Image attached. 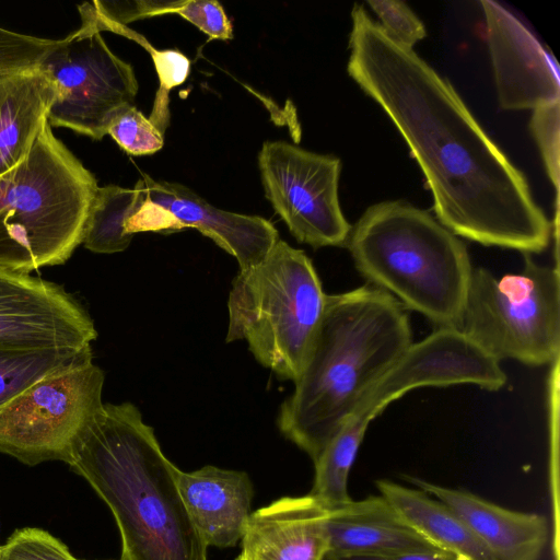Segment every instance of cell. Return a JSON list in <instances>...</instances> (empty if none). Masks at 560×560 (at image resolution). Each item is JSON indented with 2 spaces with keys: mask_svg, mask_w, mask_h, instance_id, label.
<instances>
[{
  "mask_svg": "<svg viewBox=\"0 0 560 560\" xmlns=\"http://www.w3.org/2000/svg\"><path fill=\"white\" fill-rule=\"evenodd\" d=\"M347 70L387 114L432 192L438 221L485 246L539 254L553 231L525 175L448 80L354 4Z\"/></svg>",
  "mask_w": 560,
  "mask_h": 560,
  "instance_id": "6da1fadb",
  "label": "cell"
},
{
  "mask_svg": "<svg viewBox=\"0 0 560 560\" xmlns=\"http://www.w3.org/2000/svg\"><path fill=\"white\" fill-rule=\"evenodd\" d=\"M412 343L406 308L388 292L365 284L326 294L294 393L281 405L280 432L314 462L368 389Z\"/></svg>",
  "mask_w": 560,
  "mask_h": 560,
  "instance_id": "7a4b0ae2",
  "label": "cell"
},
{
  "mask_svg": "<svg viewBox=\"0 0 560 560\" xmlns=\"http://www.w3.org/2000/svg\"><path fill=\"white\" fill-rule=\"evenodd\" d=\"M68 464L112 511L121 558L208 560V546L178 490V468L133 404H104Z\"/></svg>",
  "mask_w": 560,
  "mask_h": 560,
  "instance_id": "3957f363",
  "label": "cell"
},
{
  "mask_svg": "<svg viewBox=\"0 0 560 560\" xmlns=\"http://www.w3.org/2000/svg\"><path fill=\"white\" fill-rule=\"evenodd\" d=\"M346 245L370 284L439 328H457L474 269L465 244L429 212L398 200L372 205Z\"/></svg>",
  "mask_w": 560,
  "mask_h": 560,
  "instance_id": "277c9868",
  "label": "cell"
},
{
  "mask_svg": "<svg viewBox=\"0 0 560 560\" xmlns=\"http://www.w3.org/2000/svg\"><path fill=\"white\" fill-rule=\"evenodd\" d=\"M94 175L43 126L27 156L0 176V268L31 273L82 244Z\"/></svg>",
  "mask_w": 560,
  "mask_h": 560,
  "instance_id": "5b68a950",
  "label": "cell"
},
{
  "mask_svg": "<svg viewBox=\"0 0 560 560\" xmlns=\"http://www.w3.org/2000/svg\"><path fill=\"white\" fill-rule=\"evenodd\" d=\"M326 294L312 260L280 238L229 294L226 342L245 340L255 359L293 383L313 345Z\"/></svg>",
  "mask_w": 560,
  "mask_h": 560,
  "instance_id": "8992f818",
  "label": "cell"
},
{
  "mask_svg": "<svg viewBox=\"0 0 560 560\" xmlns=\"http://www.w3.org/2000/svg\"><path fill=\"white\" fill-rule=\"evenodd\" d=\"M523 255L518 273L472 270L456 329L499 362L541 366L559 360L560 277L557 267Z\"/></svg>",
  "mask_w": 560,
  "mask_h": 560,
  "instance_id": "52a82bcc",
  "label": "cell"
},
{
  "mask_svg": "<svg viewBox=\"0 0 560 560\" xmlns=\"http://www.w3.org/2000/svg\"><path fill=\"white\" fill-rule=\"evenodd\" d=\"M103 370L93 359L46 375L0 407V452L26 465L68 464L102 411Z\"/></svg>",
  "mask_w": 560,
  "mask_h": 560,
  "instance_id": "ba28073f",
  "label": "cell"
},
{
  "mask_svg": "<svg viewBox=\"0 0 560 560\" xmlns=\"http://www.w3.org/2000/svg\"><path fill=\"white\" fill-rule=\"evenodd\" d=\"M57 86L50 127H65L102 140L114 117L133 106L138 82L130 63L107 46L101 33L75 31L39 62Z\"/></svg>",
  "mask_w": 560,
  "mask_h": 560,
  "instance_id": "9c48e42d",
  "label": "cell"
},
{
  "mask_svg": "<svg viewBox=\"0 0 560 560\" xmlns=\"http://www.w3.org/2000/svg\"><path fill=\"white\" fill-rule=\"evenodd\" d=\"M266 198L300 243L345 246L351 230L338 197L341 162L284 141H266L258 154Z\"/></svg>",
  "mask_w": 560,
  "mask_h": 560,
  "instance_id": "30bf717a",
  "label": "cell"
},
{
  "mask_svg": "<svg viewBox=\"0 0 560 560\" xmlns=\"http://www.w3.org/2000/svg\"><path fill=\"white\" fill-rule=\"evenodd\" d=\"M135 189L139 202L125 225L129 235L196 229L232 255L240 271L260 264L279 240L270 221L218 209L184 185L144 175Z\"/></svg>",
  "mask_w": 560,
  "mask_h": 560,
  "instance_id": "8fae6325",
  "label": "cell"
},
{
  "mask_svg": "<svg viewBox=\"0 0 560 560\" xmlns=\"http://www.w3.org/2000/svg\"><path fill=\"white\" fill-rule=\"evenodd\" d=\"M96 337L91 316L62 285L0 268V346L80 349Z\"/></svg>",
  "mask_w": 560,
  "mask_h": 560,
  "instance_id": "7c38bea8",
  "label": "cell"
},
{
  "mask_svg": "<svg viewBox=\"0 0 560 560\" xmlns=\"http://www.w3.org/2000/svg\"><path fill=\"white\" fill-rule=\"evenodd\" d=\"M499 105L535 109L560 102L559 66L533 33L494 1L481 0Z\"/></svg>",
  "mask_w": 560,
  "mask_h": 560,
  "instance_id": "4fadbf2b",
  "label": "cell"
},
{
  "mask_svg": "<svg viewBox=\"0 0 560 560\" xmlns=\"http://www.w3.org/2000/svg\"><path fill=\"white\" fill-rule=\"evenodd\" d=\"M327 511L310 493L282 497L254 511L235 560H324Z\"/></svg>",
  "mask_w": 560,
  "mask_h": 560,
  "instance_id": "5bb4252c",
  "label": "cell"
},
{
  "mask_svg": "<svg viewBox=\"0 0 560 560\" xmlns=\"http://www.w3.org/2000/svg\"><path fill=\"white\" fill-rule=\"evenodd\" d=\"M326 532L330 557L390 558L440 550L381 494L328 510Z\"/></svg>",
  "mask_w": 560,
  "mask_h": 560,
  "instance_id": "9a60e30c",
  "label": "cell"
},
{
  "mask_svg": "<svg viewBox=\"0 0 560 560\" xmlns=\"http://www.w3.org/2000/svg\"><path fill=\"white\" fill-rule=\"evenodd\" d=\"M455 512L495 560H538L549 539L545 516L509 510L469 491L408 477Z\"/></svg>",
  "mask_w": 560,
  "mask_h": 560,
  "instance_id": "2e32d148",
  "label": "cell"
},
{
  "mask_svg": "<svg viewBox=\"0 0 560 560\" xmlns=\"http://www.w3.org/2000/svg\"><path fill=\"white\" fill-rule=\"evenodd\" d=\"M184 505L205 544L229 548L241 541L250 515L254 488L245 471L206 465L177 471Z\"/></svg>",
  "mask_w": 560,
  "mask_h": 560,
  "instance_id": "e0dca14e",
  "label": "cell"
},
{
  "mask_svg": "<svg viewBox=\"0 0 560 560\" xmlns=\"http://www.w3.org/2000/svg\"><path fill=\"white\" fill-rule=\"evenodd\" d=\"M57 94L39 65L0 72V176L27 156Z\"/></svg>",
  "mask_w": 560,
  "mask_h": 560,
  "instance_id": "ac0fdd59",
  "label": "cell"
},
{
  "mask_svg": "<svg viewBox=\"0 0 560 560\" xmlns=\"http://www.w3.org/2000/svg\"><path fill=\"white\" fill-rule=\"evenodd\" d=\"M376 487L406 522L441 551L464 560H495L465 522L440 500L387 479L377 480Z\"/></svg>",
  "mask_w": 560,
  "mask_h": 560,
  "instance_id": "d6986e66",
  "label": "cell"
},
{
  "mask_svg": "<svg viewBox=\"0 0 560 560\" xmlns=\"http://www.w3.org/2000/svg\"><path fill=\"white\" fill-rule=\"evenodd\" d=\"M91 359V346L80 349L0 346V407L42 377Z\"/></svg>",
  "mask_w": 560,
  "mask_h": 560,
  "instance_id": "ffe728a7",
  "label": "cell"
},
{
  "mask_svg": "<svg viewBox=\"0 0 560 560\" xmlns=\"http://www.w3.org/2000/svg\"><path fill=\"white\" fill-rule=\"evenodd\" d=\"M139 202L138 190L116 185L98 187L90 207L82 244L97 254H114L125 250L132 235L125 225Z\"/></svg>",
  "mask_w": 560,
  "mask_h": 560,
  "instance_id": "44dd1931",
  "label": "cell"
},
{
  "mask_svg": "<svg viewBox=\"0 0 560 560\" xmlns=\"http://www.w3.org/2000/svg\"><path fill=\"white\" fill-rule=\"evenodd\" d=\"M107 135L131 155L153 154L164 145L163 133L135 105L114 117Z\"/></svg>",
  "mask_w": 560,
  "mask_h": 560,
  "instance_id": "7402d4cb",
  "label": "cell"
},
{
  "mask_svg": "<svg viewBox=\"0 0 560 560\" xmlns=\"http://www.w3.org/2000/svg\"><path fill=\"white\" fill-rule=\"evenodd\" d=\"M0 560H79L48 532L25 527L15 530L0 546Z\"/></svg>",
  "mask_w": 560,
  "mask_h": 560,
  "instance_id": "603a6c76",
  "label": "cell"
},
{
  "mask_svg": "<svg viewBox=\"0 0 560 560\" xmlns=\"http://www.w3.org/2000/svg\"><path fill=\"white\" fill-rule=\"evenodd\" d=\"M560 102L533 109L530 129L559 198Z\"/></svg>",
  "mask_w": 560,
  "mask_h": 560,
  "instance_id": "cb8c5ba5",
  "label": "cell"
},
{
  "mask_svg": "<svg viewBox=\"0 0 560 560\" xmlns=\"http://www.w3.org/2000/svg\"><path fill=\"white\" fill-rule=\"evenodd\" d=\"M366 3L378 16L383 30L399 44L412 48L425 37L424 24L405 2L369 0Z\"/></svg>",
  "mask_w": 560,
  "mask_h": 560,
  "instance_id": "d4e9b609",
  "label": "cell"
},
{
  "mask_svg": "<svg viewBox=\"0 0 560 560\" xmlns=\"http://www.w3.org/2000/svg\"><path fill=\"white\" fill-rule=\"evenodd\" d=\"M58 40L10 31L0 26V72L36 66Z\"/></svg>",
  "mask_w": 560,
  "mask_h": 560,
  "instance_id": "484cf974",
  "label": "cell"
},
{
  "mask_svg": "<svg viewBox=\"0 0 560 560\" xmlns=\"http://www.w3.org/2000/svg\"><path fill=\"white\" fill-rule=\"evenodd\" d=\"M176 13L214 39L233 38V26L222 5L217 1H171L165 14Z\"/></svg>",
  "mask_w": 560,
  "mask_h": 560,
  "instance_id": "4316f807",
  "label": "cell"
},
{
  "mask_svg": "<svg viewBox=\"0 0 560 560\" xmlns=\"http://www.w3.org/2000/svg\"><path fill=\"white\" fill-rule=\"evenodd\" d=\"M324 560H464L455 555L445 551H432L404 555L390 558H361V557H330L326 556Z\"/></svg>",
  "mask_w": 560,
  "mask_h": 560,
  "instance_id": "83f0119b",
  "label": "cell"
},
{
  "mask_svg": "<svg viewBox=\"0 0 560 560\" xmlns=\"http://www.w3.org/2000/svg\"><path fill=\"white\" fill-rule=\"evenodd\" d=\"M119 560H126V559H124V558H121V557H120V559H119Z\"/></svg>",
  "mask_w": 560,
  "mask_h": 560,
  "instance_id": "f1b7e54d",
  "label": "cell"
}]
</instances>
